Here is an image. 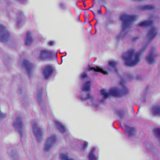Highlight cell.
<instances>
[{
	"instance_id": "1",
	"label": "cell",
	"mask_w": 160,
	"mask_h": 160,
	"mask_svg": "<svg viewBox=\"0 0 160 160\" xmlns=\"http://www.w3.org/2000/svg\"><path fill=\"white\" fill-rule=\"evenodd\" d=\"M142 49H141L136 53H135L133 49H129L123 55L122 58L124 59L126 66L132 67V66H135L138 64L140 61V56L142 55L143 52L146 49V48L143 47Z\"/></svg>"
},
{
	"instance_id": "2",
	"label": "cell",
	"mask_w": 160,
	"mask_h": 160,
	"mask_svg": "<svg viewBox=\"0 0 160 160\" xmlns=\"http://www.w3.org/2000/svg\"><path fill=\"white\" fill-rule=\"evenodd\" d=\"M138 16L135 15H127L123 14L120 16V19L122 22V31H126L128 28H130V26L134 23Z\"/></svg>"
},
{
	"instance_id": "3",
	"label": "cell",
	"mask_w": 160,
	"mask_h": 160,
	"mask_svg": "<svg viewBox=\"0 0 160 160\" xmlns=\"http://www.w3.org/2000/svg\"><path fill=\"white\" fill-rule=\"evenodd\" d=\"M122 88H119L117 87H113L109 89V94L111 96L115 98H120L121 96L126 95L128 93V89H126L125 86L122 85Z\"/></svg>"
},
{
	"instance_id": "4",
	"label": "cell",
	"mask_w": 160,
	"mask_h": 160,
	"mask_svg": "<svg viewBox=\"0 0 160 160\" xmlns=\"http://www.w3.org/2000/svg\"><path fill=\"white\" fill-rule=\"evenodd\" d=\"M10 33L6 26L0 23V42L5 43L9 41Z\"/></svg>"
},
{
	"instance_id": "5",
	"label": "cell",
	"mask_w": 160,
	"mask_h": 160,
	"mask_svg": "<svg viewBox=\"0 0 160 160\" xmlns=\"http://www.w3.org/2000/svg\"><path fill=\"white\" fill-rule=\"evenodd\" d=\"M32 129H33V134H34V136L36 139V141L40 143L42 141L43 137V131H42L41 128L39 127L37 123L35 122H33L32 123Z\"/></svg>"
},
{
	"instance_id": "6",
	"label": "cell",
	"mask_w": 160,
	"mask_h": 160,
	"mask_svg": "<svg viewBox=\"0 0 160 160\" xmlns=\"http://www.w3.org/2000/svg\"><path fill=\"white\" fill-rule=\"evenodd\" d=\"M13 126H14L16 131L19 134L22 136L23 135V119L21 116H17L15 118L14 121H13Z\"/></svg>"
},
{
	"instance_id": "7",
	"label": "cell",
	"mask_w": 160,
	"mask_h": 160,
	"mask_svg": "<svg viewBox=\"0 0 160 160\" xmlns=\"http://www.w3.org/2000/svg\"><path fill=\"white\" fill-rule=\"evenodd\" d=\"M57 141V137L55 135H51L46 139L45 146H44V150L45 151H49L51 149L53 146L55 145V143Z\"/></svg>"
},
{
	"instance_id": "8",
	"label": "cell",
	"mask_w": 160,
	"mask_h": 160,
	"mask_svg": "<svg viewBox=\"0 0 160 160\" xmlns=\"http://www.w3.org/2000/svg\"><path fill=\"white\" fill-rule=\"evenodd\" d=\"M53 58V53L49 50H42L40 52L39 54V58L42 60L45 59H52Z\"/></svg>"
},
{
	"instance_id": "9",
	"label": "cell",
	"mask_w": 160,
	"mask_h": 160,
	"mask_svg": "<svg viewBox=\"0 0 160 160\" xmlns=\"http://www.w3.org/2000/svg\"><path fill=\"white\" fill-rule=\"evenodd\" d=\"M53 73V68L51 65H46L43 69V74L45 79H49Z\"/></svg>"
},
{
	"instance_id": "10",
	"label": "cell",
	"mask_w": 160,
	"mask_h": 160,
	"mask_svg": "<svg viewBox=\"0 0 160 160\" xmlns=\"http://www.w3.org/2000/svg\"><path fill=\"white\" fill-rule=\"evenodd\" d=\"M23 66L29 76H31L33 69V65L32 63L27 59H24L23 61Z\"/></svg>"
},
{
	"instance_id": "11",
	"label": "cell",
	"mask_w": 160,
	"mask_h": 160,
	"mask_svg": "<svg viewBox=\"0 0 160 160\" xmlns=\"http://www.w3.org/2000/svg\"><path fill=\"white\" fill-rule=\"evenodd\" d=\"M146 60L148 64H153L155 61V48H152L150 49L149 52L148 53V54L147 56L146 57Z\"/></svg>"
},
{
	"instance_id": "12",
	"label": "cell",
	"mask_w": 160,
	"mask_h": 160,
	"mask_svg": "<svg viewBox=\"0 0 160 160\" xmlns=\"http://www.w3.org/2000/svg\"><path fill=\"white\" fill-rule=\"evenodd\" d=\"M156 35H157V30H156V28L153 27L150 29V30L147 33L146 37H147V39L149 41H151L152 39H153L156 37Z\"/></svg>"
},
{
	"instance_id": "13",
	"label": "cell",
	"mask_w": 160,
	"mask_h": 160,
	"mask_svg": "<svg viewBox=\"0 0 160 160\" xmlns=\"http://www.w3.org/2000/svg\"><path fill=\"white\" fill-rule=\"evenodd\" d=\"M36 99L40 105L43 101V89L41 87H39L36 92Z\"/></svg>"
},
{
	"instance_id": "14",
	"label": "cell",
	"mask_w": 160,
	"mask_h": 160,
	"mask_svg": "<svg viewBox=\"0 0 160 160\" xmlns=\"http://www.w3.org/2000/svg\"><path fill=\"white\" fill-rule=\"evenodd\" d=\"M33 36L31 32H28L26 33V35L25 36V43L26 46H30L33 43Z\"/></svg>"
},
{
	"instance_id": "15",
	"label": "cell",
	"mask_w": 160,
	"mask_h": 160,
	"mask_svg": "<svg viewBox=\"0 0 160 160\" xmlns=\"http://www.w3.org/2000/svg\"><path fill=\"white\" fill-rule=\"evenodd\" d=\"M55 125L56 129L58 130V131H59L61 133H65L66 131V129L65 128V126L63 125L61 123H60L58 121H56L55 122Z\"/></svg>"
},
{
	"instance_id": "16",
	"label": "cell",
	"mask_w": 160,
	"mask_h": 160,
	"mask_svg": "<svg viewBox=\"0 0 160 160\" xmlns=\"http://www.w3.org/2000/svg\"><path fill=\"white\" fill-rule=\"evenodd\" d=\"M126 129V132L127 133L128 135L130 137H132V136H135L136 135V129L133 127H131V126H129L126 125L125 126Z\"/></svg>"
},
{
	"instance_id": "17",
	"label": "cell",
	"mask_w": 160,
	"mask_h": 160,
	"mask_svg": "<svg viewBox=\"0 0 160 160\" xmlns=\"http://www.w3.org/2000/svg\"><path fill=\"white\" fill-rule=\"evenodd\" d=\"M152 114L156 116H160V105H154L151 108Z\"/></svg>"
},
{
	"instance_id": "18",
	"label": "cell",
	"mask_w": 160,
	"mask_h": 160,
	"mask_svg": "<svg viewBox=\"0 0 160 160\" xmlns=\"http://www.w3.org/2000/svg\"><path fill=\"white\" fill-rule=\"evenodd\" d=\"M153 23V21L151 19H148V20H144L141 22H140L138 26H140V27H149V26H152Z\"/></svg>"
},
{
	"instance_id": "19",
	"label": "cell",
	"mask_w": 160,
	"mask_h": 160,
	"mask_svg": "<svg viewBox=\"0 0 160 160\" xmlns=\"http://www.w3.org/2000/svg\"><path fill=\"white\" fill-rule=\"evenodd\" d=\"M9 154L13 160H18L17 152L15 149H10L9 150Z\"/></svg>"
},
{
	"instance_id": "20",
	"label": "cell",
	"mask_w": 160,
	"mask_h": 160,
	"mask_svg": "<svg viewBox=\"0 0 160 160\" xmlns=\"http://www.w3.org/2000/svg\"><path fill=\"white\" fill-rule=\"evenodd\" d=\"M88 160H98L97 156L95 155V149L93 148L91 150V151L89 152L88 155Z\"/></svg>"
},
{
	"instance_id": "21",
	"label": "cell",
	"mask_w": 160,
	"mask_h": 160,
	"mask_svg": "<svg viewBox=\"0 0 160 160\" xmlns=\"http://www.w3.org/2000/svg\"><path fill=\"white\" fill-rule=\"evenodd\" d=\"M139 8L141 10H152L155 8V6L152 5H143L140 6Z\"/></svg>"
},
{
	"instance_id": "22",
	"label": "cell",
	"mask_w": 160,
	"mask_h": 160,
	"mask_svg": "<svg viewBox=\"0 0 160 160\" xmlns=\"http://www.w3.org/2000/svg\"><path fill=\"white\" fill-rule=\"evenodd\" d=\"M59 158L61 160H75L74 159L70 158L69 156L66 154V153H61L59 156Z\"/></svg>"
},
{
	"instance_id": "23",
	"label": "cell",
	"mask_w": 160,
	"mask_h": 160,
	"mask_svg": "<svg viewBox=\"0 0 160 160\" xmlns=\"http://www.w3.org/2000/svg\"><path fill=\"white\" fill-rule=\"evenodd\" d=\"M153 133H154L156 138L160 141V128H155L153 129Z\"/></svg>"
},
{
	"instance_id": "24",
	"label": "cell",
	"mask_w": 160,
	"mask_h": 160,
	"mask_svg": "<svg viewBox=\"0 0 160 160\" xmlns=\"http://www.w3.org/2000/svg\"><path fill=\"white\" fill-rule=\"evenodd\" d=\"M90 82L88 81V82H86L85 83L84 85L83 86V87H82V89H83V91H89V89H90Z\"/></svg>"
},
{
	"instance_id": "25",
	"label": "cell",
	"mask_w": 160,
	"mask_h": 160,
	"mask_svg": "<svg viewBox=\"0 0 160 160\" xmlns=\"http://www.w3.org/2000/svg\"><path fill=\"white\" fill-rule=\"evenodd\" d=\"M116 113H117V115L120 118H123V116L125 115V112L123 111V110H118Z\"/></svg>"
},
{
	"instance_id": "26",
	"label": "cell",
	"mask_w": 160,
	"mask_h": 160,
	"mask_svg": "<svg viewBox=\"0 0 160 160\" xmlns=\"http://www.w3.org/2000/svg\"><path fill=\"white\" fill-rule=\"evenodd\" d=\"M95 69V71H98V72H101V73H104V74H107V72H106L105 71H104L103 69L101 68H93Z\"/></svg>"
},
{
	"instance_id": "27",
	"label": "cell",
	"mask_w": 160,
	"mask_h": 160,
	"mask_svg": "<svg viewBox=\"0 0 160 160\" xmlns=\"http://www.w3.org/2000/svg\"><path fill=\"white\" fill-rule=\"evenodd\" d=\"M5 117H6V114L2 112L1 109H0V121H2L3 119H4Z\"/></svg>"
},
{
	"instance_id": "28",
	"label": "cell",
	"mask_w": 160,
	"mask_h": 160,
	"mask_svg": "<svg viewBox=\"0 0 160 160\" xmlns=\"http://www.w3.org/2000/svg\"><path fill=\"white\" fill-rule=\"evenodd\" d=\"M101 94H102V95L103 96H104V98H105L108 97V93L106 92L105 90H104V89H103L102 91H101Z\"/></svg>"
},
{
	"instance_id": "29",
	"label": "cell",
	"mask_w": 160,
	"mask_h": 160,
	"mask_svg": "<svg viewBox=\"0 0 160 160\" xmlns=\"http://www.w3.org/2000/svg\"><path fill=\"white\" fill-rule=\"evenodd\" d=\"M109 66H112V67H115L116 63L114 61H111L109 62Z\"/></svg>"
}]
</instances>
